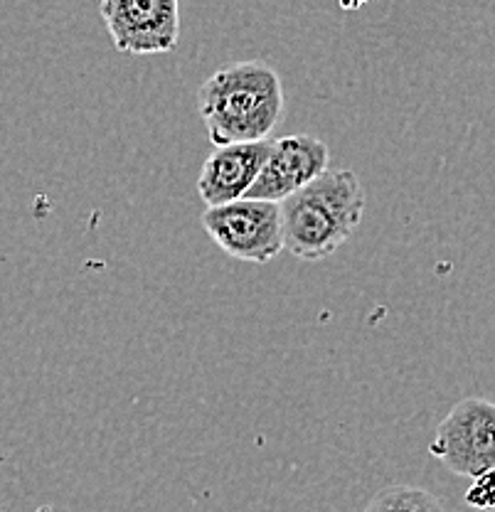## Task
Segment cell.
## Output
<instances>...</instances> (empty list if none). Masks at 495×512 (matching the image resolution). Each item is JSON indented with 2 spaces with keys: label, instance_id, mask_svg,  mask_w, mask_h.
I'll return each mask as SVG.
<instances>
[{
  "label": "cell",
  "instance_id": "obj_9",
  "mask_svg": "<svg viewBox=\"0 0 495 512\" xmlns=\"http://www.w3.org/2000/svg\"><path fill=\"white\" fill-rule=\"evenodd\" d=\"M468 503L481 510L495 508V471L476 478V485H473L471 495H468Z\"/></svg>",
  "mask_w": 495,
  "mask_h": 512
},
{
  "label": "cell",
  "instance_id": "obj_2",
  "mask_svg": "<svg viewBox=\"0 0 495 512\" xmlns=\"http://www.w3.org/2000/svg\"><path fill=\"white\" fill-rule=\"evenodd\" d=\"M284 249L321 261L343 247L365 212V188L353 170H326L279 202Z\"/></svg>",
  "mask_w": 495,
  "mask_h": 512
},
{
  "label": "cell",
  "instance_id": "obj_4",
  "mask_svg": "<svg viewBox=\"0 0 495 512\" xmlns=\"http://www.w3.org/2000/svg\"><path fill=\"white\" fill-rule=\"evenodd\" d=\"M429 453L456 476L476 480L495 471V402L483 397L456 402L436 426Z\"/></svg>",
  "mask_w": 495,
  "mask_h": 512
},
{
  "label": "cell",
  "instance_id": "obj_5",
  "mask_svg": "<svg viewBox=\"0 0 495 512\" xmlns=\"http://www.w3.org/2000/svg\"><path fill=\"white\" fill-rule=\"evenodd\" d=\"M101 18L126 55H163L180 40V0H101Z\"/></svg>",
  "mask_w": 495,
  "mask_h": 512
},
{
  "label": "cell",
  "instance_id": "obj_8",
  "mask_svg": "<svg viewBox=\"0 0 495 512\" xmlns=\"http://www.w3.org/2000/svg\"><path fill=\"white\" fill-rule=\"evenodd\" d=\"M363 512H446V508L431 490L399 483L377 490Z\"/></svg>",
  "mask_w": 495,
  "mask_h": 512
},
{
  "label": "cell",
  "instance_id": "obj_3",
  "mask_svg": "<svg viewBox=\"0 0 495 512\" xmlns=\"http://www.w3.org/2000/svg\"><path fill=\"white\" fill-rule=\"evenodd\" d=\"M202 227L222 252L239 261L266 264L284 249L279 202L239 197L207 207L202 212Z\"/></svg>",
  "mask_w": 495,
  "mask_h": 512
},
{
  "label": "cell",
  "instance_id": "obj_1",
  "mask_svg": "<svg viewBox=\"0 0 495 512\" xmlns=\"http://www.w3.org/2000/svg\"><path fill=\"white\" fill-rule=\"evenodd\" d=\"M198 111L215 146L262 141L284 114L281 77L264 62L217 69L200 84Z\"/></svg>",
  "mask_w": 495,
  "mask_h": 512
},
{
  "label": "cell",
  "instance_id": "obj_7",
  "mask_svg": "<svg viewBox=\"0 0 495 512\" xmlns=\"http://www.w3.org/2000/svg\"><path fill=\"white\" fill-rule=\"evenodd\" d=\"M271 146H274L271 138L217 146L200 170L198 192L202 202L215 207L247 195L257 175L262 173Z\"/></svg>",
  "mask_w": 495,
  "mask_h": 512
},
{
  "label": "cell",
  "instance_id": "obj_6",
  "mask_svg": "<svg viewBox=\"0 0 495 512\" xmlns=\"http://www.w3.org/2000/svg\"><path fill=\"white\" fill-rule=\"evenodd\" d=\"M330 151L326 141L316 136H284L274 141L262 173L244 197L281 202L291 192L301 190L318 175L326 173Z\"/></svg>",
  "mask_w": 495,
  "mask_h": 512
}]
</instances>
